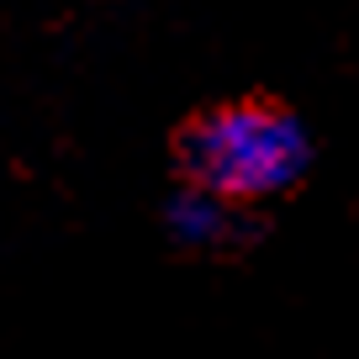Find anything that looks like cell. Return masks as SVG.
<instances>
[{
	"mask_svg": "<svg viewBox=\"0 0 359 359\" xmlns=\"http://www.w3.org/2000/svg\"><path fill=\"white\" fill-rule=\"evenodd\" d=\"M312 164V137L275 101H233L196 116L180 137V169L191 185L227 201H264L291 191Z\"/></svg>",
	"mask_w": 359,
	"mask_h": 359,
	"instance_id": "6da1fadb",
	"label": "cell"
},
{
	"mask_svg": "<svg viewBox=\"0 0 359 359\" xmlns=\"http://www.w3.org/2000/svg\"><path fill=\"white\" fill-rule=\"evenodd\" d=\"M164 222L175 233V243L185 248H222L238 238V212L227 196L217 191H201V185H185L175 201L164 206Z\"/></svg>",
	"mask_w": 359,
	"mask_h": 359,
	"instance_id": "7a4b0ae2",
	"label": "cell"
}]
</instances>
